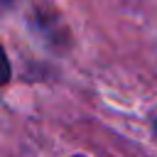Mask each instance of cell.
I'll return each mask as SVG.
<instances>
[{"label":"cell","mask_w":157,"mask_h":157,"mask_svg":"<svg viewBox=\"0 0 157 157\" xmlns=\"http://www.w3.org/2000/svg\"><path fill=\"white\" fill-rule=\"evenodd\" d=\"M7 78H10V61H7V56H5V52L0 47V86L7 83Z\"/></svg>","instance_id":"obj_1"},{"label":"cell","mask_w":157,"mask_h":157,"mask_svg":"<svg viewBox=\"0 0 157 157\" xmlns=\"http://www.w3.org/2000/svg\"><path fill=\"white\" fill-rule=\"evenodd\" d=\"M15 5H17V0H0V10H10Z\"/></svg>","instance_id":"obj_2"},{"label":"cell","mask_w":157,"mask_h":157,"mask_svg":"<svg viewBox=\"0 0 157 157\" xmlns=\"http://www.w3.org/2000/svg\"><path fill=\"white\" fill-rule=\"evenodd\" d=\"M155 128H157V123H155Z\"/></svg>","instance_id":"obj_3"}]
</instances>
